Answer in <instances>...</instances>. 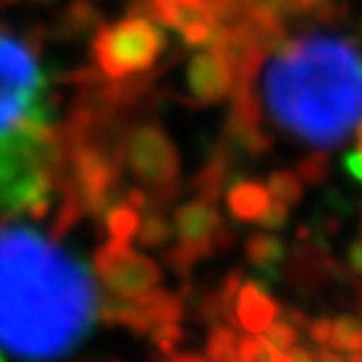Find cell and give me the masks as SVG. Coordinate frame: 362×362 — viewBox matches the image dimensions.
Instances as JSON below:
<instances>
[{
  "label": "cell",
  "instance_id": "1",
  "mask_svg": "<svg viewBox=\"0 0 362 362\" xmlns=\"http://www.w3.org/2000/svg\"><path fill=\"white\" fill-rule=\"evenodd\" d=\"M100 317L83 260L27 226H0V349L25 362L59 360Z\"/></svg>",
  "mask_w": 362,
  "mask_h": 362
},
{
  "label": "cell",
  "instance_id": "2",
  "mask_svg": "<svg viewBox=\"0 0 362 362\" xmlns=\"http://www.w3.org/2000/svg\"><path fill=\"white\" fill-rule=\"evenodd\" d=\"M263 70V100L279 129L300 143L336 148L362 118V52L346 38L279 40Z\"/></svg>",
  "mask_w": 362,
  "mask_h": 362
},
{
  "label": "cell",
  "instance_id": "3",
  "mask_svg": "<svg viewBox=\"0 0 362 362\" xmlns=\"http://www.w3.org/2000/svg\"><path fill=\"white\" fill-rule=\"evenodd\" d=\"M49 81L33 43L0 27V209L25 212L52 196L57 132Z\"/></svg>",
  "mask_w": 362,
  "mask_h": 362
},
{
  "label": "cell",
  "instance_id": "4",
  "mask_svg": "<svg viewBox=\"0 0 362 362\" xmlns=\"http://www.w3.org/2000/svg\"><path fill=\"white\" fill-rule=\"evenodd\" d=\"M167 46V35L161 22L153 16L132 13L113 25L97 30L91 52L94 62L107 81H129L143 76L145 70L158 62V57Z\"/></svg>",
  "mask_w": 362,
  "mask_h": 362
},
{
  "label": "cell",
  "instance_id": "5",
  "mask_svg": "<svg viewBox=\"0 0 362 362\" xmlns=\"http://www.w3.org/2000/svg\"><path fill=\"white\" fill-rule=\"evenodd\" d=\"M124 161L148 188H172L180 175V156L169 134L156 124H140L124 143Z\"/></svg>",
  "mask_w": 362,
  "mask_h": 362
},
{
  "label": "cell",
  "instance_id": "6",
  "mask_svg": "<svg viewBox=\"0 0 362 362\" xmlns=\"http://www.w3.org/2000/svg\"><path fill=\"white\" fill-rule=\"evenodd\" d=\"M97 276L113 296L134 298L161 282V266L148 255L132 250L129 242L107 239L94 255Z\"/></svg>",
  "mask_w": 362,
  "mask_h": 362
},
{
  "label": "cell",
  "instance_id": "7",
  "mask_svg": "<svg viewBox=\"0 0 362 362\" xmlns=\"http://www.w3.org/2000/svg\"><path fill=\"white\" fill-rule=\"evenodd\" d=\"M73 180L83 209L100 215L110 207V199L116 191L118 167L103 148L94 143H78L73 148Z\"/></svg>",
  "mask_w": 362,
  "mask_h": 362
},
{
  "label": "cell",
  "instance_id": "8",
  "mask_svg": "<svg viewBox=\"0 0 362 362\" xmlns=\"http://www.w3.org/2000/svg\"><path fill=\"white\" fill-rule=\"evenodd\" d=\"M185 86L199 105H218L231 97L236 86V67L220 43L202 46L185 67Z\"/></svg>",
  "mask_w": 362,
  "mask_h": 362
},
{
  "label": "cell",
  "instance_id": "9",
  "mask_svg": "<svg viewBox=\"0 0 362 362\" xmlns=\"http://www.w3.org/2000/svg\"><path fill=\"white\" fill-rule=\"evenodd\" d=\"M156 19L172 27L188 46L202 49L220 35L223 22L209 0H151Z\"/></svg>",
  "mask_w": 362,
  "mask_h": 362
},
{
  "label": "cell",
  "instance_id": "10",
  "mask_svg": "<svg viewBox=\"0 0 362 362\" xmlns=\"http://www.w3.org/2000/svg\"><path fill=\"white\" fill-rule=\"evenodd\" d=\"M233 300H236V325L245 333H263L279 317L276 300L255 279L242 282V287H239V293H236Z\"/></svg>",
  "mask_w": 362,
  "mask_h": 362
},
{
  "label": "cell",
  "instance_id": "11",
  "mask_svg": "<svg viewBox=\"0 0 362 362\" xmlns=\"http://www.w3.org/2000/svg\"><path fill=\"white\" fill-rule=\"evenodd\" d=\"M220 228V212L215 209V202L199 196L194 202H185L175 209V231L182 242L196 239H212V233Z\"/></svg>",
  "mask_w": 362,
  "mask_h": 362
},
{
  "label": "cell",
  "instance_id": "12",
  "mask_svg": "<svg viewBox=\"0 0 362 362\" xmlns=\"http://www.w3.org/2000/svg\"><path fill=\"white\" fill-rule=\"evenodd\" d=\"M226 202H228V212L239 223H258V218L263 215V209L269 207L272 202V194H269V185L260 180H233L228 185V194H226Z\"/></svg>",
  "mask_w": 362,
  "mask_h": 362
},
{
  "label": "cell",
  "instance_id": "13",
  "mask_svg": "<svg viewBox=\"0 0 362 362\" xmlns=\"http://www.w3.org/2000/svg\"><path fill=\"white\" fill-rule=\"evenodd\" d=\"M245 255L247 260L263 274H276V266L285 260L287 255V247L285 242L272 231H260L247 236V245H245Z\"/></svg>",
  "mask_w": 362,
  "mask_h": 362
},
{
  "label": "cell",
  "instance_id": "14",
  "mask_svg": "<svg viewBox=\"0 0 362 362\" xmlns=\"http://www.w3.org/2000/svg\"><path fill=\"white\" fill-rule=\"evenodd\" d=\"M105 228H107L110 239L132 242L137 228H140V212L129 207L127 202H121L116 207H107V212H105Z\"/></svg>",
  "mask_w": 362,
  "mask_h": 362
},
{
  "label": "cell",
  "instance_id": "15",
  "mask_svg": "<svg viewBox=\"0 0 362 362\" xmlns=\"http://www.w3.org/2000/svg\"><path fill=\"white\" fill-rule=\"evenodd\" d=\"M327 346L336 351H362V322L351 314L333 320V333Z\"/></svg>",
  "mask_w": 362,
  "mask_h": 362
},
{
  "label": "cell",
  "instance_id": "16",
  "mask_svg": "<svg viewBox=\"0 0 362 362\" xmlns=\"http://www.w3.org/2000/svg\"><path fill=\"white\" fill-rule=\"evenodd\" d=\"M212 250H215V247H212V239H196V242H182L180 239V245L169 250L167 260L177 274H188L199 260L207 258Z\"/></svg>",
  "mask_w": 362,
  "mask_h": 362
},
{
  "label": "cell",
  "instance_id": "17",
  "mask_svg": "<svg viewBox=\"0 0 362 362\" xmlns=\"http://www.w3.org/2000/svg\"><path fill=\"white\" fill-rule=\"evenodd\" d=\"M266 185H269L272 199L282 202L287 207H293L303 199V180L298 177V172H290V169H274Z\"/></svg>",
  "mask_w": 362,
  "mask_h": 362
},
{
  "label": "cell",
  "instance_id": "18",
  "mask_svg": "<svg viewBox=\"0 0 362 362\" xmlns=\"http://www.w3.org/2000/svg\"><path fill=\"white\" fill-rule=\"evenodd\" d=\"M209 362H236V336L226 325H212L207 338Z\"/></svg>",
  "mask_w": 362,
  "mask_h": 362
},
{
  "label": "cell",
  "instance_id": "19",
  "mask_svg": "<svg viewBox=\"0 0 362 362\" xmlns=\"http://www.w3.org/2000/svg\"><path fill=\"white\" fill-rule=\"evenodd\" d=\"M172 226L167 223V218L161 215V212H148L143 220H140V228H137V239H140V245L143 247H161L169 242V236H172Z\"/></svg>",
  "mask_w": 362,
  "mask_h": 362
},
{
  "label": "cell",
  "instance_id": "20",
  "mask_svg": "<svg viewBox=\"0 0 362 362\" xmlns=\"http://www.w3.org/2000/svg\"><path fill=\"white\" fill-rule=\"evenodd\" d=\"M327 175H330V156H327L325 148H320V151H314V153H309V156H303V158L298 161V177L303 182H309V185L325 182Z\"/></svg>",
  "mask_w": 362,
  "mask_h": 362
},
{
  "label": "cell",
  "instance_id": "21",
  "mask_svg": "<svg viewBox=\"0 0 362 362\" xmlns=\"http://www.w3.org/2000/svg\"><path fill=\"white\" fill-rule=\"evenodd\" d=\"M148 333H151L156 349H161V354H167V357L175 354L177 344L182 341V327L177 322H156Z\"/></svg>",
  "mask_w": 362,
  "mask_h": 362
},
{
  "label": "cell",
  "instance_id": "22",
  "mask_svg": "<svg viewBox=\"0 0 362 362\" xmlns=\"http://www.w3.org/2000/svg\"><path fill=\"white\" fill-rule=\"evenodd\" d=\"M236 362H269V341L258 333H247L236 341Z\"/></svg>",
  "mask_w": 362,
  "mask_h": 362
},
{
  "label": "cell",
  "instance_id": "23",
  "mask_svg": "<svg viewBox=\"0 0 362 362\" xmlns=\"http://www.w3.org/2000/svg\"><path fill=\"white\" fill-rule=\"evenodd\" d=\"M263 333H266V341H269L272 346H276V349H282V351H287L290 346H296L298 344V327L296 325H290L287 320L285 322L274 320Z\"/></svg>",
  "mask_w": 362,
  "mask_h": 362
},
{
  "label": "cell",
  "instance_id": "24",
  "mask_svg": "<svg viewBox=\"0 0 362 362\" xmlns=\"http://www.w3.org/2000/svg\"><path fill=\"white\" fill-rule=\"evenodd\" d=\"M287 218H290V207L274 199V202H269V207L263 209V215L258 218V223L263 231H279V228H285Z\"/></svg>",
  "mask_w": 362,
  "mask_h": 362
},
{
  "label": "cell",
  "instance_id": "25",
  "mask_svg": "<svg viewBox=\"0 0 362 362\" xmlns=\"http://www.w3.org/2000/svg\"><path fill=\"white\" fill-rule=\"evenodd\" d=\"M306 330H309L311 341H317L320 346H327L330 333H333V320L330 317H320V320H314L311 325H306Z\"/></svg>",
  "mask_w": 362,
  "mask_h": 362
},
{
  "label": "cell",
  "instance_id": "26",
  "mask_svg": "<svg viewBox=\"0 0 362 362\" xmlns=\"http://www.w3.org/2000/svg\"><path fill=\"white\" fill-rule=\"evenodd\" d=\"M239 287H242V274L239 272H231L228 274V279H226V285H223V290H220V303L228 309L233 303V298H236V293H239Z\"/></svg>",
  "mask_w": 362,
  "mask_h": 362
},
{
  "label": "cell",
  "instance_id": "27",
  "mask_svg": "<svg viewBox=\"0 0 362 362\" xmlns=\"http://www.w3.org/2000/svg\"><path fill=\"white\" fill-rule=\"evenodd\" d=\"M344 167H346V172H349L354 180L362 182V153H360V151H351V153H346V158H344Z\"/></svg>",
  "mask_w": 362,
  "mask_h": 362
},
{
  "label": "cell",
  "instance_id": "28",
  "mask_svg": "<svg viewBox=\"0 0 362 362\" xmlns=\"http://www.w3.org/2000/svg\"><path fill=\"white\" fill-rule=\"evenodd\" d=\"M349 269H351V274L362 276V236L357 242H351V247H349Z\"/></svg>",
  "mask_w": 362,
  "mask_h": 362
},
{
  "label": "cell",
  "instance_id": "29",
  "mask_svg": "<svg viewBox=\"0 0 362 362\" xmlns=\"http://www.w3.org/2000/svg\"><path fill=\"white\" fill-rule=\"evenodd\" d=\"M314 362H346V360H344L336 349H327V346H322L320 351H314Z\"/></svg>",
  "mask_w": 362,
  "mask_h": 362
},
{
  "label": "cell",
  "instance_id": "30",
  "mask_svg": "<svg viewBox=\"0 0 362 362\" xmlns=\"http://www.w3.org/2000/svg\"><path fill=\"white\" fill-rule=\"evenodd\" d=\"M124 202H127L129 207H134V209H143L148 199H145L143 191H132V194H127V199H124Z\"/></svg>",
  "mask_w": 362,
  "mask_h": 362
},
{
  "label": "cell",
  "instance_id": "31",
  "mask_svg": "<svg viewBox=\"0 0 362 362\" xmlns=\"http://www.w3.org/2000/svg\"><path fill=\"white\" fill-rule=\"evenodd\" d=\"M169 362H207V360L199 357V354H172V360Z\"/></svg>",
  "mask_w": 362,
  "mask_h": 362
},
{
  "label": "cell",
  "instance_id": "32",
  "mask_svg": "<svg viewBox=\"0 0 362 362\" xmlns=\"http://www.w3.org/2000/svg\"><path fill=\"white\" fill-rule=\"evenodd\" d=\"M354 151L362 153V118H360V124H357V132H354Z\"/></svg>",
  "mask_w": 362,
  "mask_h": 362
},
{
  "label": "cell",
  "instance_id": "33",
  "mask_svg": "<svg viewBox=\"0 0 362 362\" xmlns=\"http://www.w3.org/2000/svg\"><path fill=\"white\" fill-rule=\"evenodd\" d=\"M360 311H362V303H360Z\"/></svg>",
  "mask_w": 362,
  "mask_h": 362
},
{
  "label": "cell",
  "instance_id": "34",
  "mask_svg": "<svg viewBox=\"0 0 362 362\" xmlns=\"http://www.w3.org/2000/svg\"><path fill=\"white\" fill-rule=\"evenodd\" d=\"M0 362H3V357H0Z\"/></svg>",
  "mask_w": 362,
  "mask_h": 362
}]
</instances>
